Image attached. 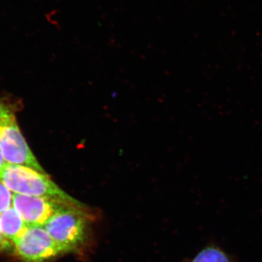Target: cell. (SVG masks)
I'll return each mask as SVG.
<instances>
[{"instance_id":"277c9868","label":"cell","mask_w":262,"mask_h":262,"mask_svg":"<svg viewBox=\"0 0 262 262\" xmlns=\"http://www.w3.org/2000/svg\"><path fill=\"white\" fill-rule=\"evenodd\" d=\"M13 245L16 256L25 262H46L63 253L42 226H28Z\"/></svg>"},{"instance_id":"52a82bcc","label":"cell","mask_w":262,"mask_h":262,"mask_svg":"<svg viewBox=\"0 0 262 262\" xmlns=\"http://www.w3.org/2000/svg\"><path fill=\"white\" fill-rule=\"evenodd\" d=\"M189 262H230L223 251L218 248H207Z\"/></svg>"},{"instance_id":"9c48e42d","label":"cell","mask_w":262,"mask_h":262,"mask_svg":"<svg viewBox=\"0 0 262 262\" xmlns=\"http://www.w3.org/2000/svg\"><path fill=\"white\" fill-rule=\"evenodd\" d=\"M12 113H13V112L10 110L9 106H8V105L5 104L3 101L0 100V120H1L3 117L9 115V114Z\"/></svg>"},{"instance_id":"30bf717a","label":"cell","mask_w":262,"mask_h":262,"mask_svg":"<svg viewBox=\"0 0 262 262\" xmlns=\"http://www.w3.org/2000/svg\"><path fill=\"white\" fill-rule=\"evenodd\" d=\"M6 243H5L4 237H3V234L1 233V231H0V251H2L3 248H6Z\"/></svg>"},{"instance_id":"ba28073f","label":"cell","mask_w":262,"mask_h":262,"mask_svg":"<svg viewBox=\"0 0 262 262\" xmlns=\"http://www.w3.org/2000/svg\"><path fill=\"white\" fill-rule=\"evenodd\" d=\"M13 194L0 179V214L13 206Z\"/></svg>"},{"instance_id":"8992f818","label":"cell","mask_w":262,"mask_h":262,"mask_svg":"<svg viewBox=\"0 0 262 262\" xmlns=\"http://www.w3.org/2000/svg\"><path fill=\"white\" fill-rule=\"evenodd\" d=\"M28 225L13 206L0 214V231L7 246H10L25 232Z\"/></svg>"},{"instance_id":"7a4b0ae2","label":"cell","mask_w":262,"mask_h":262,"mask_svg":"<svg viewBox=\"0 0 262 262\" xmlns=\"http://www.w3.org/2000/svg\"><path fill=\"white\" fill-rule=\"evenodd\" d=\"M89 222L83 206L63 205L44 227L63 253L70 252L83 244Z\"/></svg>"},{"instance_id":"8fae6325","label":"cell","mask_w":262,"mask_h":262,"mask_svg":"<svg viewBox=\"0 0 262 262\" xmlns=\"http://www.w3.org/2000/svg\"><path fill=\"white\" fill-rule=\"evenodd\" d=\"M5 165H6V163H5L3 155H2L1 150H0V172L2 171Z\"/></svg>"},{"instance_id":"6da1fadb","label":"cell","mask_w":262,"mask_h":262,"mask_svg":"<svg viewBox=\"0 0 262 262\" xmlns=\"http://www.w3.org/2000/svg\"><path fill=\"white\" fill-rule=\"evenodd\" d=\"M0 179L14 194L42 196L66 204L83 206L62 190L46 172L23 165L6 164L0 172Z\"/></svg>"},{"instance_id":"5b68a950","label":"cell","mask_w":262,"mask_h":262,"mask_svg":"<svg viewBox=\"0 0 262 262\" xmlns=\"http://www.w3.org/2000/svg\"><path fill=\"white\" fill-rule=\"evenodd\" d=\"M63 205L69 204L42 196L13 194V207L28 226L44 227Z\"/></svg>"},{"instance_id":"3957f363","label":"cell","mask_w":262,"mask_h":262,"mask_svg":"<svg viewBox=\"0 0 262 262\" xmlns=\"http://www.w3.org/2000/svg\"><path fill=\"white\" fill-rule=\"evenodd\" d=\"M0 150L8 165H23L45 172L29 149L13 113L0 120Z\"/></svg>"}]
</instances>
